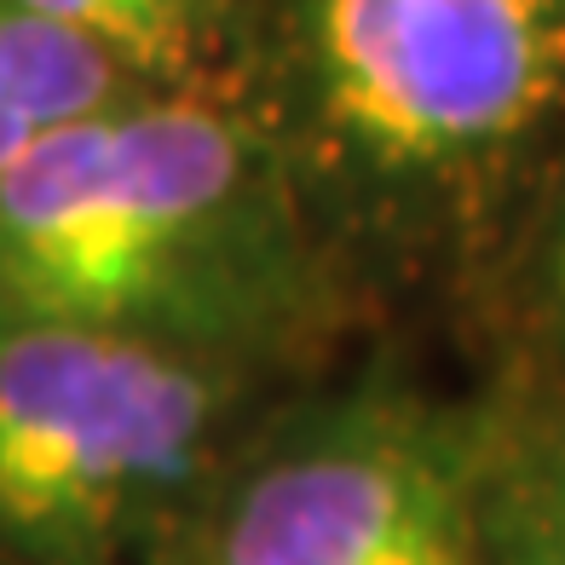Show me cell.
<instances>
[{
	"mask_svg": "<svg viewBox=\"0 0 565 565\" xmlns=\"http://www.w3.org/2000/svg\"><path fill=\"white\" fill-rule=\"evenodd\" d=\"M479 422L398 387L312 409L139 565H479Z\"/></svg>",
	"mask_w": 565,
	"mask_h": 565,
	"instance_id": "4",
	"label": "cell"
},
{
	"mask_svg": "<svg viewBox=\"0 0 565 565\" xmlns=\"http://www.w3.org/2000/svg\"><path fill=\"white\" fill-rule=\"evenodd\" d=\"M543 306H548V323L565 347V191H559V209H554L548 243H543Z\"/></svg>",
	"mask_w": 565,
	"mask_h": 565,
	"instance_id": "8",
	"label": "cell"
},
{
	"mask_svg": "<svg viewBox=\"0 0 565 565\" xmlns=\"http://www.w3.org/2000/svg\"><path fill=\"white\" fill-rule=\"evenodd\" d=\"M479 565H565V398L484 416Z\"/></svg>",
	"mask_w": 565,
	"mask_h": 565,
	"instance_id": "5",
	"label": "cell"
},
{
	"mask_svg": "<svg viewBox=\"0 0 565 565\" xmlns=\"http://www.w3.org/2000/svg\"><path fill=\"white\" fill-rule=\"evenodd\" d=\"M323 318L295 185L248 121L134 93L0 179V323H64L243 370Z\"/></svg>",
	"mask_w": 565,
	"mask_h": 565,
	"instance_id": "1",
	"label": "cell"
},
{
	"mask_svg": "<svg viewBox=\"0 0 565 565\" xmlns=\"http://www.w3.org/2000/svg\"><path fill=\"white\" fill-rule=\"evenodd\" d=\"M41 23L87 41L134 82H191L231 35L237 0H18Z\"/></svg>",
	"mask_w": 565,
	"mask_h": 565,
	"instance_id": "7",
	"label": "cell"
},
{
	"mask_svg": "<svg viewBox=\"0 0 565 565\" xmlns=\"http://www.w3.org/2000/svg\"><path fill=\"white\" fill-rule=\"evenodd\" d=\"M295 58L341 162L387 191H450L565 116V0H300Z\"/></svg>",
	"mask_w": 565,
	"mask_h": 565,
	"instance_id": "3",
	"label": "cell"
},
{
	"mask_svg": "<svg viewBox=\"0 0 565 565\" xmlns=\"http://www.w3.org/2000/svg\"><path fill=\"white\" fill-rule=\"evenodd\" d=\"M237 370L64 323H0V559L110 565L209 484Z\"/></svg>",
	"mask_w": 565,
	"mask_h": 565,
	"instance_id": "2",
	"label": "cell"
},
{
	"mask_svg": "<svg viewBox=\"0 0 565 565\" xmlns=\"http://www.w3.org/2000/svg\"><path fill=\"white\" fill-rule=\"evenodd\" d=\"M139 82L18 0H0V179L64 127L134 98Z\"/></svg>",
	"mask_w": 565,
	"mask_h": 565,
	"instance_id": "6",
	"label": "cell"
}]
</instances>
